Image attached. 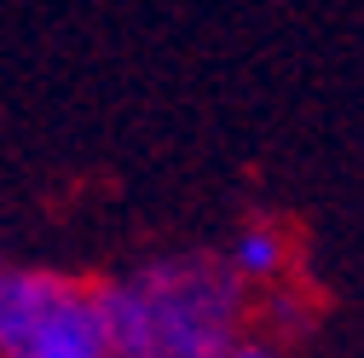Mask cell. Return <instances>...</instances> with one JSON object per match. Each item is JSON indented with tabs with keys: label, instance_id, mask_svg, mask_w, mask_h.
Segmentation results:
<instances>
[{
	"label": "cell",
	"instance_id": "obj_4",
	"mask_svg": "<svg viewBox=\"0 0 364 358\" xmlns=\"http://www.w3.org/2000/svg\"><path fill=\"white\" fill-rule=\"evenodd\" d=\"M266 318H272V330H278V335H301V330L312 324V300L295 289V278L272 289V300H266Z\"/></svg>",
	"mask_w": 364,
	"mask_h": 358
},
{
	"label": "cell",
	"instance_id": "obj_2",
	"mask_svg": "<svg viewBox=\"0 0 364 358\" xmlns=\"http://www.w3.org/2000/svg\"><path fill=\"white\" fill-rule=\"evenodd\" d=\"M0 358H116L105 283L0 272Z\"/></svg>",
	"mask_w": 364,
	"mask_h": 358
},
{
	"label": "cell",
	"instance_id": "obj_3",
	"mask_svg": "<svg viewBox=\"0 0 364 358\" xmlns=\"http://www.w3.org/2000/svg\"><path fill=\"white\" fill-rule=\"evenodd\" d=\"M225 266H232L243 283H266V289L289 283V278H284L289 266H295V237H289V226H278V219H249V226L237 232V243L225 249Z\"/></svg>",
	"mask_w": 364,
	"mask_h": 358
},
{
	"label": "cell",
	"instance_id": "obj_1",
	"mask_svg": "<svg viewBox=\"0 0 364 358\" xmlns=\"http://www.w3.org/2000/svg\"><path fill=\"white\" fill-rule=\"evenodd\" d=\"M243 278L220 254H162L105 283L116 358H232L243 341Z\"/></svg>",
	"mask_w": 364,
	"mask_h": 358
},
{
	"label": "cell",
	"instance_id": "obj_5",
	"mask_svg": "<svg viewBox=\"0 0 364 358\" xmlns=\"http://www.w3.org/2000/svg\"><path fill=\"white\" fill-rule=\"evenodd\" d=\"M232 358H278V352L260 347V341H237V347H232Z\"/></svg>",
	"mask_w": 364,
	"mask_h": 358
}]
</instances>
